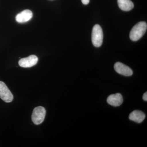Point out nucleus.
Segmentation results:
<instances>
[{
	"mask_svg": "<svg viewBox=\"0 0 147 147\" xmlns=\"http://www.w3.org/2000/svg\"><path fill=\"white\" fill-rule=\"evenodd\" d=\"M147 29V24L144 21H141L136 24L130 32L129 38L130 39L134 41L139 40L145 34Z\"/></svg>",
	"mask_w": 147,
	"mask_h": 147,
	"instance_id": "1",
	"label": "nucleus"
},
{
	"mask_svg": "<svg viewBox=\"0 0 147 147\" xmlns=\"http://www.w3.org/2000/svg\"><path fill=\"white\" fill-rule=\"evenodd\" d=\"M103 34L102 29L99 25L96 24L93 28L92 34V41L93 45L96 47L102 45Z\"/></svg>",
	"mask_w": 147,
	"mask_h": 147,
	"instance_id": "2",
	"label": "nucleus"
},
{
	"mask_svg": "<svg viewBox=\"0 0 147 147\" xmlns=\"http://www.w3.org/2000/svg\"><path fill=\"white\" fill-rule=\"evenodd\" d=\"M46 110L42 106H38L34 109L32 115L33 122L35 125H39L44 120Z\"/></svg>",
	"mask_w": 147,
	"mask_h": 147,
	"instance_id": "3",
	"label": "nucleus"
},
{
	"mask_svg": "<svg viewBox=\"0 0 147 147\" xmlns=\"http://www.w3.org/2000/svg\"><path fill=\"white\" fill-rule=\"evenodd\" d=\"M0 98L6 102H11L13 100V96L3 82L0 81Z\"/></svg>",
	"mask_w": 147,
	"mask_h": 147,
	"instance_id": "4",
	"label": "nucleus"
},
{
	"mask_svg": "<svg viewBox=\"0 0 147 147\" xmlns=\"http://www.w3.org/2000/svg\"><path fill=\"white\" fill-rule=\"evenodd\" d=\"M38 58L36 56L32 55L26 58H23L18 62L19 65L21 67L28 68L33 66L37 63Z\"/></svg>",
	"mask_w": 147,
	"mask_h": 147,
	"instance_id": "5",
	"label": "nucleus"
},
{
	"mask_svg": "<svg viewBox=\"0 0 147 147\" xmlns=\"http://www.w3.org/2000/svg\"><path fill=\"white\" fill-rule=\"evenodd\" d=\"M114 68L116 72L123 76H129L133 74V71L130 67L121 62L116 63Z\"/></svg>",
	"mask_w": 147,
	"mask_h": 147,
	"instance_id": "6",
	"label": "nucleus"
},
{
	"mask_svg": "<svg viewBox=\"0 0 147 147\" xmlns=\"http://www.w3.org/2000/svg\"><path fill=\"white\" fill-rule=\"evenodd\" d=\"M108 104L114 107L120 106L123 102L122 96L120 93L110 95L107 100Z\"/></svg>",
	"mask_w": 147,
	"mask_h": 147,
	"instance_id": "7",
	"label": "nucleus"
},
{
	"mask_svg": "<svg viewBox=\"0 0 147 147\" xmlns=\"http://www.w3.org/2000/svg\"><path fill=\"white\" fill-rule=\"evenodd\" d=\"M33 16L32 12L29 9L23 11L16 16V20L19 23H24L30 21Z\"/></svg>",
	"mask_w": 147,
	"mask_h": 147,
	"instance_id": "8",
	"label": "nucleus"
},
{
	"mask_svg": "<svg viewBox=\"0 0 147 147\" xmlns=\"http://www.w3.org/2000/svg\"><path fill=\"white\" fill-rule=\"evenodd\" d=\"M146 118V115L142 111L135 110L130 113L129 116V119L137 123H141Z\"/></svg>",
	"mask_w": 147,
	"mask_h": 147,
	"instance_id": "9",
	"label": "nucleus"
},
{
	"mask_svg": "<svg viewBox=\"0 0 147 147\" xmlns=\"http://www.w3.org/2000/svg\"><path fill=\"white\" fill-rule=\"evenodd\" d=\"M119 7L124 11H129L134 7L133 3L130 0H117Z\"/></svg>",
	"mask_w": 147,
	"mask_h": 147,
	"instance_id": "10",
	"label": "nucleus"
},
{
	"mask_svg": "<svg viewBox=\"0 0 147 147\" xmlns=\"http://www.w3.org/2000/svg\"><path fill=\"white\" fill-rule=\"evenodd\" d=\"M82 3L84 5H88L90 2V0H82Z\"/></svg>",
	"mask_w": 147,
	"mask_h": 147,
	"instance_id": "11",
	"label": "nucleus"
},
{
	"mask_svg": "<svg viewBox=\"0 0 147 147\" xmlns=\"http://www.w3.org/2000/svg\"><path fill=\"white\" fill-rule=\"evenodd\" d=\"M143 98L145 101H147V92H146L143 95Z\"/></svg>",
	"mask_w": 147,
	"mask_h": 147,
	"instance_id": "12",
	"label": "nucleus"
}]
</instances>
